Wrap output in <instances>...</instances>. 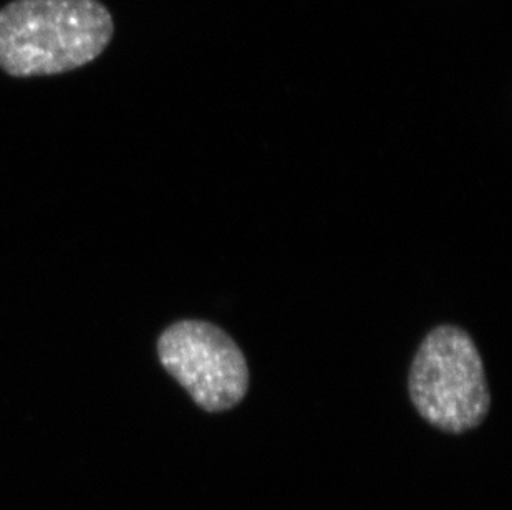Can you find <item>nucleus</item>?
Masks as SVG:
<instances>
[{
  "mask_svg": "<svg viewBox=\"0 0 512 510\" xmlns=\"http://www.w3.org/2000/svg\"><path fill=\"white\" fill-rule=\"evenodd\" d=\"M113 32L100 0H14L0 9V68L19 78L70 72L100 57Z\"/></svg>",
  "mask_w": 512,
  "mask_h": 510,
  "instance_id": "obj_1",
  "label": "nucleus"
},
{
  "mask_svg": "<svg viewBox=\"0 0 512 510\" xmlns=\"http://www.w3.org/2000/svg\"><path fill=\"white\" fill-rule=\"evenodd\" d=\"M408 391L421 418L446 433L478 428L491 395L473 338L455 325L431 330L411 363Z\"/></svg>",
  "mask_w": 512,
  "mask_h": 510,
  "instance_id": "obj_2",
  "label": "nucleus"
},
{
  "mask_svg": "<svg viewBox=\"0 0 512 510\" xmlns=\"http://www.w3.org/2000/svg\"><path fill=\"white\" fill-rule=\"evenodd\" d=\"M158 357L194 403L209 413L234 408L249 390V368L241 348L213 323H174L158 340Z\"/></svg>",
  "mask_w": 512,
  "mask_h": 510,
  "instance_id": "obj_3",
  "label": "nucleus"
}]
</instances>
